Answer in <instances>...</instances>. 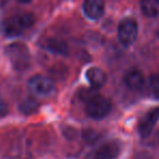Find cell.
I'll use <instances>...</instances> for the list:
<instances>
[{
  "label": "cell",
  "instance_id": "obj_1",
  "mask_svg": "<svg viewBox=\"0 0 159 159\" xmlns=\"http://www.w3.org/2000/svg\"><path fill=\"white\" fill-rule=\"evenodd\" d=\"M35 22L32 13H20L6 19L1 24V32L7 37H16L31 27Z\"/></svg>",
  "mask_w": 159,
  "mask_h": 159
},
{
  "label": "cell",
  "instance_id": "obj_2",
  "mask_svg": "<svg viewBox=\"0 0 159 159\" xmlns=\"http://www.w3.org/2000/svg\"><path fill=\"white\" fill-rule=\"evenodd\" d=\"M6 53L16 71H24L31 64V53L26 45L22 43H13L6 48Z\"/></svg>",
  "mask_w": 159,
  "mask_h": 159
},
{
  "label": "cell",
  "instance_id": "obj_3",
  "mask_svg": "<svg viewBox=\"0 0 159 159\" xmlns=\"http://www.w3.org/2000/svg\"><path fill=\"white\" fill-rule=\"evenodd\" d=\"M120 152L121 143L118 139H109L92 149L84 159H117Z\"/></svg>",
  "mask_w": 159,
  "mask_h": 159
},
{
  "label": "cell",
  "instance_id": "obj_4",
  "mask_svg": "<svg viewBox=\"0 0 159 159\" xmlns=\"http://www.w3.org/2000/svg\"><path fill=\"white\" fill-rule=\"evenodd\" d=\"M111 110V102L104 96H100L98 94L94 98L86 102V111L87 116L92 119L100 120L104 119Z\"/></svg>",
  "mask_w": 159,
  "mask_h": 159
},
{
  "label": "cell",
  "instance_id": "obj_5",
  "mask_svg": "<svg viewBox=\"0 0 159 159\" xmlns=\"http://www.w3.org/2000/svg\"><path fill=\"white\" fill-rule=\"evenodd\" d=\"M139 26L134 19L126 18L122 20L118 27V38L123 46L129 47L136 40Z\"/></svg>",
  "mask_w": 159,
  "mask_h": 159
},
{
  "label": "cell",
  "instance_id": "obj_6",
  "mask_svg": "<svg viewBox=\"0 0 159 159\" xmlns=\"http://www.w3.org/2000/svg\"><path fill=\"white\" fill-rule=\"evenodd\" d=\"M29 89L35 95L46 96L52 93L55 83L51 79L44 75H34L29 80Z\"/></svg>",
  "mask_w": 159,
  "mask_h": 159
},
{
  "label": "cell",
  "instance_id": "obj_7",
  "mask_svg": "<svg viewBox=\"0 0 159 159\" xmlns=\"http://www.w3.org/2000/svg\"><path fill=\"white\" fill-rule=\"evenodd\" d=\"M159 121V106L148 110L139 122V133L142 137H147L152 134L155 125Z\"/></svg>",
  "mask_w": 159,
  "mask_h": 159
},
{
  "label": "cell",
  "instance_id": "obj_8",
  "mask_svg": "<svg viewBox=\"0 0 159 159\" xmlns=\"http://www.w3.org/2000/svg\"><path fill=\"white\" fill-rule=\"evenodd\" d=\"M123 81L126 87L130 89L131 91H139L145 83L143 72L136 68H132L126 71L124 74Z\"/></svg>",
  "mask_w": 159,
  "mask_h": 159
},
{
  "label": "cell",
  "instance_id": "obj_9",
  "mask_svg": "<svg viewBox=\"0 0 159 159\" xmlns=\"http://www.w3.org/2000/svg\"><path fill=\"white\" fill-rule=\"evenodd\" d=\"M83 11L91 20H98L105 13V3L102 0H84Z\"/></svg>",
  "mask_w": 159,
  "mask_h": 159
},
{
  "label": "cell",
  "instance_id": "obj_10",
  "mask_svg": "<svg viewBox=\"0 0 159 159\" xmlns=\"http://www.w3.org/2000/svg\"><path fill=\"white\" fill-rule=\"evenodd\" d=\"M86 79L89 82L92 87L95 89H100L107 82V75L102 69L92 66L86 71Z\"/></svg>",
  "mask_w": 159,
  "mask_h": 159
},
{
  "label": "cell",
  "instance_id": "obj_11",
  "mask_svg": "<svg viewBox=\"0 0 159 159\" xmlns=\"http://www.w3.org/2000/svg\"><path fill=\"white\" fill-rule=\"evenodd\" d=\"M44 47L48 51L53 53H57L60 56H68L69 53V47L63 40L57 39V38H49L46 43H45Z\"/></svg>",
  "mask_w": 159,
  "mask_h": 159
},
{
  "label": "cell",
  "instance_id": "obj_12",
  "mask_svg": "<svg viewBox=\"0 0 159 159\" xmlns=\"http://www.w3.org/2000/svg\"><path fill=\"white\" fill-rule=\"evenodd\" d=\"M141 10L147 18L159 16V0H141Z\"/></svg>",
  "mask_w": 159,
  "mask_h": 159
},
{
  "label": "cell",
  "instance_id": "obj_13",
  "mask_svg": "<svg viewBox=\"0 0 159 159\" xmlns=\"http://www.w3.org/2000/svg\"><path fill=\"white\" fill-rule=\"evenodd\" d=\"M38 108V102L35 98L33 97H27L24 98L19 105V110L24 115H31V113L35 112Z\"/></svg>",
  "mask_w": 159,
  "mask_h": 159
},
{
  "label": "cell",
  "instance_id": "obj_14",
  "mask_svg": "<svg viewBox=\"0 0 159 159\" xmlns=\"http://www.w3.org/2000/svg\"><path fill=\"white\" fill-rule=\"evenodd\" d=\"M149 89L152 95L159 96V74H152L149 77Z\"/></svg>",
  "mask_w": 159,
  "mask_h": 159
},
{
  "label": "cell",
  "instance_id": "obj_15",
  "mask_svg": "<svg viewBox=\"0 0 159 159\" xmlns=\"http://www.w3.org/2000/svg\"><path fill=\"white\" fill-rule=\"evenodd\" d=\"M97 89H95V87H92V89H84L81 93H80V97H81V99L84 100V102H89V100H91L92 98H94L95 96L98 95L97 91H96Z\"/></svg>",
  "mask_w": 159,
  "mask_h": 159
},
{
  "label": "cell",
  "instance_id": "obj_16",
  "mask_svg": "<svg viewBox=\"0 0 159 159\" xmlns=\"http://www.w3.org/2000/svg\"><path fill=\"white\" fill-rule=\"evenodd\" d=\"M8 113V106L6 105L5 102L0 100V118L5 117Z\"/></svg>",
  "mask_w": 159,
  "mask_h": 159
},
{
  "label": "cell",
  "instance_id": "obj_17",
  "mask_svg": "<svg viewBox=\"0 0 159 159\" xmlns=\"http://www.w3.org/2000/svg\"><path fill=\"white\" fill-rule=\"evenodd\" d=\"M19 2H21V3H27V2H30L31 0H18Z\"/></svg>",
  "mask_w": 159,
  "mask_h": 159
}]
</instances>
